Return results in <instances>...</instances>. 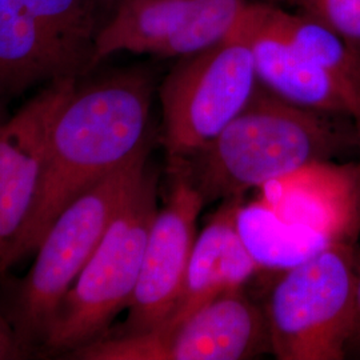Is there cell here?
Instances as JSON below:
<instances>
[{
    "label": "cell",
    "mask_w": 360,
    "mask_h": 360,
    "mask_svg": "<svg viewBox=\"0 0 360 360\" xmlns=\"http://www.w3.org/2000/svg\"><path fill=\"white\" fill-rule=\"evenodd\" d=\"M347 355H360V247H355V303Z\"/></svg>",
    "instance_id": "cell-20"
},
{
    "label": "cell",
    "mask_w": 360,
    "mask_h": 360,
    "mask_svg": "<svg viewBox=\"0 0 360 360\" xmlns=\"http://www.w3.org/2000/svg\"><path fill=\"white\" fill-rule=\"evenodd\" d=\"M243 203L245 198L223 200L218 211L207 221L206 227L196 236L178 303L163 323L183 319L227 291L221 263L224 235Z\"/></svg>",
    "instance_id": "cell-16"
},
{
    "label": "cell",
    "mask_w": 360,
    "mask_h": 360,
    "mask_svg": "<svg viewBox=\"0 0 360 360\" xmlns=\"http://www.w3.org/2000/svg\"><path fill=\"white\" fill-rule=\"evenodd\" d=\"M340 116L285 102L259 84L214 141L188 160L169 165L184 168L206 205L245 198L250 190L330 163L349 144L356 146V129L342 127Z\"/></svg>",
    "instance_id": "cell-2"
},
{
    "label": "cell",
    "mask_w": 360,
    "mask_h": 360,
    "mask_svg": "<svg viewBox=\"0 0 360 360\" xmlns=\"http://www.w3.org/2000/svg\"><path fill=\"white\" fill-rule=\"evenodd\" d=\"M158 174L147 167L52 316L43 346L70 354L102 338L129 309L158 212Z\"/></svg>",
    "instance_id": "cell-3"
},
{
    "label": "cell",
    "mask_w": 360,
    "mask_h": 360,
    "mask_svg": "<svg viewBox=\"0 0 360 360\" xmlns=\"http://www.w3.org/2000/svg\"><path fill=\"white\" fill-rule=\"evenodd\" d=\"M233 30L251 50L260 86L299 107L351 119L358 115L346 89L269 26L255 3L247 4Z\"/></svg>",
    "instance_id": "cell-11"
},
{
    "label": "cell",
    "mask_w": 360,
    "mask_h": 360,
    "mask_svg": "<svg viewBox=\"0 0 360 360\" xmlns=\"http://www.w3.org/2000/svg\"><path fill=\"white\" fill-rule=\"evenodd\" d=\"M154 82L141 68L77 86L52 123L38 199L15 262L37 251L58 215L150 142Z\"/></svg>",
    "instance_id": "cell-1"
},
{
    "label": "cell",
    "mask_w": 360,
    "mask_h": 360,
    "mask_svg": "<svg viewBox=\"0 0 360 360\" xmlns=\"http://www.w3.org/2000/svg\"><path fill=\"white\" fill-rule=\"evenodd\" d=\"M198 0H123L102 23L94 43L91 70L117 52L160 58L191 20Z\"/></svg>",
    "instance_id": "cell-13"
},
{
    "label": "cell",
    "mask_w": 360,
    "mask_h": 360,
    "mask_svg": "<svg viewBox=\"0 0 360 360\" xmlns=\"http://www.w3.org/2000/svg\"><path fill=\"white\" fill-rule=\"evenodd\" d=\"M27 346L13 324L0 315V360L23 359Z\"/></svg>",
    "instance_id": "cell-19"
},
{
    "label": "cell",
    "mask_w": 360,
    "mask_h": 360,
    "mask_svg": "<svg viewBox=\"0 0 360 360\" xmlns=\"http://www.w3.org/2000/svg\"><path fill=\"white\" fill-rule=\"evenodd\" d=\"M245 0H198L190 23L160 58H183L203 51L227 38L240 20Z\"/></svg>",
    "instance_id": "cell-17"
},
{
    "label": "cell",
    "mask_w": 360,
    "mask_h": 360,
    "mask_svg": "<svg viewBox=\"0 0 360 360\" xmlns=\"http://www.w3.org/2000/svg\"><path fill=\"white\" fill-rule=\"evenodd\" d=\"M236 227L260 270L283 272L334 242L316 232L285 223L262 200L240 206Z\"/></svg>",
    "instance_id": "cell-15"
},
{
    "label": "cell",
    "mask_w": 360,
    "mask_h": 360,
    "mask_svg": "<svg viewBox=\"0 0 360 360\" xmlns=\"http://www.w3.org/2000/svg\"><path fill=\"white\" fill-rule=\"evenodd\" d=\"M260 200L276 217L330 240L349 239L360 227V210L351 171L330 163L312 165L262 187Z\"/></svg>",
    "instance_id": "cell-12"
},
{
    "label": "cell",
    "mask_w": 360,
    "mask_h": 360,
    "mask_svg": "<svg viewBox=\"0 0 360 360\" xmlns=\"http://www.w3.org/2000/svg\"><path fill=\"white\" fill-rule=\"evenodd\" d=\"M288 1H292V3H297L299 0H288Z\"/></svg>",
    "instance_id": "cell-23"
},
{
    "label": "cell",
    "mask_w": 360,
    "mask_h": 360,
    "mask_svg": "<svg viewBox=\"0 0 360 360\" xmlns=\"http://www.w3.org/2000/svg\"><path fill=\"white\" fill-rule=\"evenodd\" d=\"M171 183L158 210L143 257L142 271L122 333H143L167 321L179 299L196 240V223L206 206L184 168L168 165Z\"/></svg>",
    "instance_id": "cell-10"
},
{
    "label": "cell",
    "mask_w": 360,
    "mask_h": 360,
    "mask_svg": "<svg viewBox=\"0 0 360 360\" xmlns=\"http://www.w3.org/2000/svg\"><path fill=\"white\" fill-rule=\"evenodd\" d=\"M257 4L262 18L312 63L346 89L360 116V50L333 28L307 13H291L271 4Z\"/></svg>",
    "instance_id": "cell-14"
},
{
    "label": "cell",
    "mask_w": 360,
    "mask_h": 360,
    "mask_svg": "<svg viewBox=\"0 0 360 360\" xmlns=\"http://www.w3.org/2000/svg\"><path fill=\"white\" fill-rule=\"evenodd\" d=\"M302 13L321 20L360 50V0H299Z\"/></svg>",
    "instance_id": "cell-18"
},
{
    "label": "cell",
    "mask_w": 360,
    "mask_h": 360,
    "mask_svg": "<svg viewBox=\"0 0 360 360\" xmlns=\"http://www.w3.org/2000/svg\"><path fill=\"white\" fill-rule=\"evenodd\" d=\"M120 1H123V0H101L104 10H105V8H107V10H111V13L114 11V8H115L116 6H117Z\"/></svg>",
    "instance_id": "cell-22"
},
{
    "label": "cell",
    "mask_w": 360,
    "mask_h": 360,
    "mask_svg": "<svg viewBox=\"0 0 360 360\" xmlns=\"http://www.w3.org/2000/svg\"><path fill=\"white\" fill-rule=\"evenodd\" d=\"M271 352L264 309L231 290L143 333L104 335L67 354L82 360H245Z\"/></svg>",
    "instance_id": "cell-8"
},
{
    "label": "cell",
    "mask_w": 360,
    "mask_h": 360,
    "mask_svg": "<svg viewBox=\"0 0 360 360\" xmlns=\"http://www.w3.org/2000/svg\"><path fill=\"white\" fill-rule=\"evenodd\" d=\"M77 86V77L49 83L0 124V275L16 263L38 199L52 123Z\"/></svg>",
    "instance_id": "cell-9"
},
{
    "label": "cell",
    "mask_w": 360,
    "mask_h": 360,
    "mask_svg": "<svg viewBox=\"0 0 360 360\" xmlns=\"http://www.w3.org/2000/svg\"><path fill=\"white\" fill-rule=\"evenodd\" d=\"M355 303V245L330 242L283 271L264 309L271 354L279 360H342Z\"/></svg>",
    "instance_id": "cell-5"
},
{
    "label": "cell",
    "mask_w": 360,
    "mask_h": 360,
    "mask_svg": "<svg viewBox=\"0 0 360 360\" xmlns=\"http://www.w3.org/2000/svg\"><path fill=\"white\" fill-rule=\"evenodd\" d=\"M354 123H355V129H356V147L359 151V162L354 167V179H355V188H356V196H358L360 210V116L354 119Z\"/></svg>",
    "instance_id": "cell-21"
},
{
    "label": "cell",
    "mask_w": 360,
    "mask_h": 360,
    "mask_svg": "<svg viewBox=\"0 0 360 360\" xmlns=\"http://www.w3.org/2000/svg\"><path fill=\"white\" fill-rule=\"evenodd\" d=\"M179 59L159 91L168 165L188 160L214 141L259 86L251 50L235 30L206 50Z\"/></svg>",
    "instance_id": "cell-6"
},
{
    "label": "cell",
    "mask_w": 360,
    "mask_h": 360,
    "mask_svg": "<svg viewBox=\"0 0 360 360\" xmlns=\"http://www.w3.org/2000/svg\"><path fill=\"white\" fill-rule=\"evenodd\" d=\"M148 156L150 142L124 165L77 196L46 232L15 303V328L27 345L43 343L60 300L142 180L150 166Z\"/></svg>",
    "instance_id": "cell-4"
},
{
    "label": "cell",
    "mask_w": 360,
    "mask_h": 360,
    "mask_svg": "<svg viewBox=\"0 0 360 360\" xmlns=\"http://www.w3.org/2000/svg\"><path fill=\"white\" fill-rule=\"evenodd\" d=\"M101 0H0V98L91 71Z\"/></svg>",
    "instance_id": "cell-7"
}]
</instances>
